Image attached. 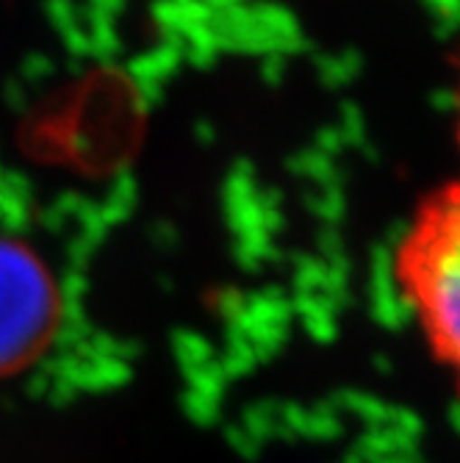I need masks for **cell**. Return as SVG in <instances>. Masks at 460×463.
<instances>
[{
    "label": "cell",
    "instance_id": "obj_1",
    "mask_svg": "<svg viewBox=\"0 0 460 463\" xmlns=\"http://www.w3.org/2000/svg\"><path fill=\"white\" fill-rule=\"evenodd\" d=\"M394 280L430 355L460 392V181L430 194L405 228Z\"/></svg>",
    "mask_w": 460,
    "mask_h": 463
},
{
    "label": "cell",
    "instance_id": "obj_2",
    "mask_svg": "<svg viewBox=\"0 0 460 463\" xmlns=\"http://www.w3.org/2000/svg\"><path fill=\"white\" fill-rule=\"evenodd\" d=\"M56 288L48 267L9 236H0V372L20 366L48 339Z\"/></svg>",
    "mask_w": 460,
    "mask_h": 463
},
{
    "label": "cell",
    "instance_id": "obj_3",
    "mask_svg": "<svg viewBox=\"0 0 460 463\" xmlns=\"http://www.w3.org/2000/svg\"><path fill=\"white\" fill-rule=\"evenodd\" d=\"M457 137H460V92H457Z\"/></svg>",
    "mask_w": 460,
    "mask_h": 463
}]
</instances>
